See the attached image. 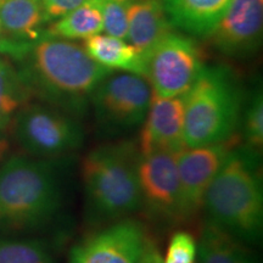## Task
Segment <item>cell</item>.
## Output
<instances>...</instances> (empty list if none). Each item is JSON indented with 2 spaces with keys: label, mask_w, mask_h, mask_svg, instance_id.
<instances>
[{
  "label": "cell",
  "mask_w": 263,
  "mask_h": 263,
  "mask_svg": "<svg viewBox=\"0 0 263 263\" xmlns=\"http://www.w3.org/2000/svg\"><path fill=\"white\" fill-rule=\"evenodd\" d=\"M9 54L27 60L22 78L52 104L72 116L87 110L88 100L97 85L112 70L95 62L83 47L45 33L32 42L10 45Z\"/></svg>",
  "instance_id": "obj_1"
},
{
  "label": "cell",
  "mask_w": 263,
  "mask_h": 263,
  "mask_svg": "<svg viewBox=\"0 0 263 263\" xmlns=\"http://www.w3.org/2000/svg\"><path fill=\"white\" fill-rule=\"evenodd\" d=\"M202 209L213 223L245 244L263 232V185L258 153L233 146L207 190Z\"/></svg>",
  "instance_id": "obj_2"
},
{
  "label": "cell",
  "mask_w": 263,
  "mask_h": 263,
  "mask_svg": "<svg viewBox=\"0 0 263 263\" xmlns=\"http://www.w3.org/2000/svg\"><path fill=\"white\" fill-rule=\"evenodd\" d=\"M140 151L132 141L91 150L82 163L85 210L91 223L108 224L140 209Z\"/></svg>",
  "instance_id": "obj_3"
},
{
  "label": "cell",
  "mask_w": 263,
  "mask_h": 263,
  "mask_svg": "<svg viewBox=\"0 0 263 263\" xmlns=\"http://www.w3.org/2000/svg\"><path fill=\"white\" fill-rule=\"evenodd\" d=\"M183 97L185 147L232 140L240 128L242 98L228 67L203 66Z\"/></svg>",
  "instance_id": "obj_4"
},
{
  "label": "cell",
  "mask_w": 263,
  "mask_h": 263,
  "mask_svg": "<svg viewBox=\"0 0 263 263\" xmlns=\"http://www.w3.org/2000/svg\"><path fill=\"white\" fill-rule=\"evenodd\" d=\"M61 186L51 162L12 156L0 164V227L31 228L59 211Z\"/></svg>",
  "instance_id": "obj_5"
},
{
  "label": "cell",
  "mask_w": 263,
  "mask_h": 263,
  "mask_svg": "<svg viewBox=\"0 0 263 263\" xmlns=\"http://www.w3.org/2000/svg\"><path fill=\"white\" fill-rule=\"evenodd\" d=\"M151 99L153 89L145 77L112 72L97 85L89 100L100 132L121 136L141 127Z\"/></svg>",
  "instance_id": "obj_6"
},
{
  "label": "cell",
  "mask_w": 263,
  "mask_h": 263,
  "mask_svg": "<svg viewBox=\"0 0 263 263\" xmlns=\"http://www.w3.org/2000/svg\"><path fill=\"white\" fill-rule=\"evenodd\" d=\"M16 140L31 156L47 159L80 149L84 130L80 121L65 111L39 105L24 106L12 120Z\"/></svg>",
  "instance_id": "obj_7"
},
{
  "label": "cell",
  "mask_w": 263,
  "mask_h": 263,
  "mask_svg": "<svg viewBox=\"0 0 263 263\" xmlns=\"http://www.w3.org/2000/svg\"><path fill=\"white\" fill-rule=\"evenodd\" d=\"M145 64L153 93L164 98L185 94L205 66L196 43L173 31L146 55Z\"/></svg>",
  "instance_id": "obj_8"
},
{
  "label": "cell",
  "mask_w": 263,
  "mask_h": 263,
  "mask_svg": "<svg viewBox=\"0 0 263 263\" xmlns=\"http://www.w3.org/2000/svg\"><path fill=\"white\" fill-rule=\"evenodd\" d=\"M149 240L143 223L127 217L76 244L68 263H139Z\"/></svg>",
  "instance_id": "obj_9"
},
{
  "label": "cell",
  "mask_w": 263,
  "mask_h": 263,
  "mask_svg": "<svg viewBox=\"0 0 263 263\" xmlns=\"http://www.w3.org/2000/svg\"><path fill=\"white\" fill-rule=\"evenodd\" d=\"M173 153L141 155L138 166L140 209L157 221H179V177Z\"/></svg>",
  "instance_id": "obj_10"
},
{
  "label": "cell",
  "mask_w": 263,
  "mask_h": 263,
  "mask_svg": "<svg viewBox=\"0 0 263 263\" xmlns=\"http://www.w3.org/2000/svg\"><path fill=\"white\" fill-rule=\"evenodd\" d=\"M232 140L185 147L177 156L179 177V221L190 219L202 209L206 193L232 147Z\"/></svg>",
  "instance_id": "obj_11"
},
{
  "label": "cell",
  "mask_w": 263,
  "mask_h": 263,
  "mask_svg": "<svg viewBox=\"0 0 263 263\" xmlns=\"http://www.w3.org/2000/svg\"><path fill=\"white\" fill-rule=\"evenodd\" d=\"M262 28L263 0H232L210 38L227 57L246 58L258 50Z\"/></svg>",
  "instance_id": "obj_12"
},
{
  "label": "cell",
  "mask_w": 263,
  "mask_h": 263,
  "mask_svg": "<svg viewBox=\"0 0 263 263\" xmlns=\"http://www.w3.org/2000/svg\"><path fill=\"white\" fill-rule=\"evenodd\" d=\"M139 151L179 154L184 143V97H159L153 93L147 115L141 124Z\"/></svg>",
  "instance_id": "obj_13"
},
{
  "label": "cell",
  "mask_w": 263,
  "mask_h": 263,
  "mask_svg": "<svg viewBox=\"0 0 263 263\" xmlns=\"http://www.w3.org/2000/svg\"><path fill=\"white\" fill-rule=\"evenodd\" d=\"M174 27L164 11L162 0H132L128 8L126 41L145 60L146 55Z\"/></svg>",
  "instance_id": "obj_14"
},
{
  "label": "cell",
  "mask_w": 263,
  "mask_h": 263,
  "mask_svg": "<svg viewBox=\"0 0 263 263\" xmlns=\"http://www.w3.org/2000/svg\"><path fill=\"white\" fill-rule=\"evenodd\" d=\"M232 0H162L173 27L195 37H210Z\"/></svg>",
  "instance_id": "obj_15"
},
{
  "label": "cell",
  "mask_w": 263,
  "mask_h": 263,
  "mask_svg": "<svg viewBox=\"0 0 263 263\" xmlns=\"http://www.w3.org/2000/svg\"><path fill=\"white\" fill-rule=\"evenodd\" d=\"M84 50L95 62L108 70L145 77V60L127 41L99 33L84 39Z\"/></svg>",
  "instance_id": "obj_16"
},
{
  "label": "cell",
  "mask_w": 263,
  "mask_h": 263,
  "mask_svg": "<svg viewBox=\"0 0 263 263\" xmlns=\"http://www.w3.org/2000/svg\"><path fill=\"white\" fill-rule=\"evenodd\" d=\"M248 244L206 221L199 244V263H257Z\"/></svg>",
  "instance_id": "obj_17"
},
{
  "label": "cell",
  "mask_w": 263,
  "mask_h": 263,
  "mask_svg": "<svg viewBox=\"0 0 263 263\" xmlns=\"http://www.w3.org/2000/svg\"><path fill=\"white\" fill-rule=\"evenodd\" d=\"M44 22L41 0H0V26L12 38L33 41Z\"/></svg>",
  "instance_id": "obj_18"
},
{
  "label": "cell",
  "mask_w": 263,
  "mask_h": 263,
  "mask_svg": "<svg viewBox=\"0 0 263 263\" xmlns=\"http://www.w3.org/2000/svg\"><path fill=\"white\" fill-rule=\"evenodd\" d=\"M101 0H90L52 22L47 34L62 39H87L104 32Z\"/></svg>",
  "instance_id": "obj_19"
},
{
  "label": "cell",
  "mask_w": 263,
  "mask_h": 263,
  "mask_svg": "<svg viewBox=\"0 0 263 263\" xmlns=\"http://www.w3.org/2000/svg\"><path fill=\"white\" fill-rule=\"evenodd\" d=\"M28 90L21 73L8 61L0 59V129L5 130L25 106Z\"/></svg>",
  "instance_id": "obj_20"
},
{
  "label": "cell",
  "mask_w": 263,
  "mask_h": 263,
  "mask_svg": "<svg viewBox=\"0 0 263 263\" xmlns=\"http://www.w3.org/2000/svg\"><path fill=\"white\" fill-rule=\"evenodd\" d=\"M50 254L37 240L0 239V263H50Z\"/></svg>",
  "instance_id": "obj_21"
},
{
  "label": "cell",
  "mask_w": 263,
  "mask_h": 263,
  "mask_svg": "<svg viewBox=\"0 0 263 263\" xmlns=\"http://www.w3.org/2000/svg\"><path fill=\"white\" fill-rule=\"evenodd\" d=\"M245 147L258 153L263 144V98L262 91H256L241 115L240 121Z\"/></svg>",
  "instance_id": "obj_22"
},
{
  "label": "cell",
  "mask_w": 263,
  "mask_h": 263,
  "mask_svg": "<svg viewBox=\"0 0 263 263\" xmlns=\"http://www.w3.org/2000/svg\"><path fill=\"white\" fill-rule=\"evenodd\" d=\"M132 0H101L104 32L112 37L127 39L128 8Z\"/></svg>",
  "instance_id": "obj_23"
},
{
  "label": "cell",
  "mask_w": 263,
  "mask_h": 263,
  "mask_svg": "<svg viewBox=\"0 0 263 263\" xmlns=\"http://www.w3.org/2000/svg\"><path fill=\"white\" fill-rule=\"evenodd\" d=\"M197 257V244L188 232L174 233L167 246L163 263H195Z\"/></svg>",
  "instance_id": "obj_24"
},
{
  "label": "cell",
  "mask_w": 263,
  "mask_h": 263,
  "mask_svg": "<svg viewBox=\"0 0 263 263\" xmlns=\"http://www.w3.org/2000/svg\"><path fill=\"white\" fill-rule=\"evenodd\" d=\"M88 2L90 0H41L45 22L57 21Z\"/></svg>",
  "instance_id": "obj_25"
},
{
  "label": "cell",
  "mask_w": 263,
  "mask_h": 263,
  "mask_svg": "<svg viewBox=\"0 0 263 263\" xmlns=\"http://www.w3.org/2000/svg\"><path fill=\"white\" fill-rule=\"evenodd\" d=\"M139 263H163V257L161 255L160 250L157 246L151 241V239L147 242L145 252H144L143 257H141Z\"/></svg>",
  "instance_id": "obj_26"
},
{
  "label": "cell",
  "mask_w": 263,
  "mask_h": 263,
  "mask_svg": "<svg viewBox=\"0 0 263 263\" xmlns=\"http://www.w3.org/2000/svg\"><path fill=\"white\" fill-rule=\"evenodd\" d=\"M6 149H8V143H6L4 130L0 129V159H3V156L5 155Z\"/></svg>",
  "instance_id": "obj_27"
},
{
  "label": "cell",
  "mask_w": 263,
  "mask_h": 263,
  "mask_svg": "<svg viewBox=\"0 0 263 263\" xmlns=\"http://www.w3.org/2000/svg\"><path fill=\"white\" fill-rule=\"evenodd\" d=\"M3 34V29H2V26H0V35Z\"/></svg>",
  "instance_id": "obj_28"
}]
</instances>
